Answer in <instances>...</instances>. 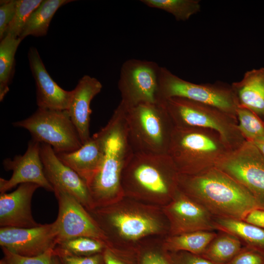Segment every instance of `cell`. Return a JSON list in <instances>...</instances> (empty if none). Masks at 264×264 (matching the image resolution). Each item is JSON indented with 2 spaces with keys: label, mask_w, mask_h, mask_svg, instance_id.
<instances>
[{
  "label": "cell",
  "mask_w": 264,
  "mask_h": 264,
  "mask_svg": "<svg viewBox=\"0 0 264 264\" xmlns=\"http://www.w3.org/2000/svg\"><path fill=\"white\" fill-rule=\"evenodd\" d=\"M166 254L171 264H216L200 255L186 251L166 252Z\"/></svg>",
  "instance_id": "d590c367"
},
{
  "label": "cell",
  "mask_w": 264,
  "mask_h": 264,
  "mask_svg": "<svg viewBox=\"0 0 264 264\" xmlns=\"http://www.w3.org/2000/svg\"><path fill=\"white\" fill-rule=\"evenodd\" d=\"M60 264H104L103 253L89 256H78L54 248Z\"/></svg>",
  "instance_id": "836d02e7"
},
{
  "label": "cell",
  "mask_w": 264,
  "mask_h": 264,
  "mask_svg": "<svg viewBox=\"0 0 264 264\" xmlns=\"http://www.w3.org/2000/svg\"><path fill=\"white\" fill-rule=\"evenodd\" d=\"M231 85L238 107L264 118V67L246 71L241 80Z\"/></svg>",
  "instance_id": "ffe728a7"
},
{
  "label": "cell",
  "mask_w": 264,
  "mask_h": 264,
  "mask_svg": "<svg viewBox=\"0 0 264 264\" xmlns=\"http://www.w3.org/2000/svg\"><path fill=\"white\" fill-rule=\"evenodd\" d=\"M0 264H7L3 258H2L0 261Z\"/></svg>",
  "instance_id": "60d3db41"
},
{
  "label": "cell",
  "mask_w": 264,
  "mask_h": 264,
  "mask_svg": "<svg viewBox=\"0 0 264 264\" xmlns=\"http://www.w3.org/2000/svg\"><path fill=\"white\" fill-rule=\"evenodd\" d=\"M231 151L213 130L175 127L168 154L179 174L192 175L217 167Z\"/></svg>",
  "instance_id": "277c9868"
},
{
  "label": "cell",
  "mask_w": 264,
  "mask_h": 264,
  "mask_svg": "<svg viewBox=\"0 0 264 264\" xmlns=\"http://www.w3.org/2000/svg\"><path fill=\"white\" fill-rule=\"evenodd\" d=\"M179 173L168 154L134 153L123 170L125 197L162 205L178 189Z\"/></svg>",
  "instance_id": "3957f363"
},
{
  "label": "cell",
  "mask_w": 264,
  "mask_h": 264,
  "mask_svg": "<svg viewBox=\"0 0 264 264\" xmlns=\"http://www.w3.org/2000/svg\"><path fill=\"white\" fill-rule=\"evenodd\" d=\"M55 154L60 161L76 172L86 182L98 168L103 156L102 146L95 133L78 150Z\"/></svg>",
  "instance_id": "44dd1931"
},
{
  "label": "cell",
  "mask_w": 264,
  "mask_h": 264,
  "mask_svg": "<svg viewBox=\"0 0 264 264\" xmlns=\"http://www.w3.org/2000/svg\"><path fill=\"white\" fill-rule=\"evenodd\" d=\"M214 231H198L176 235H169L161 246L166 252L186 251L201 255L216 237Z\"/></svg>",
  "instance_id": "603a6c76"
},
{
  "label": "cell",
  "mask_w": 264,
  "mask_h": 264,
  "mask_svg": "<svg viewBox=\"0 0 264 264\" xmlns=\"http://www.w3.org/2000/svg\"><path fill=\"white\" fill-rule=\"evenodd\" d=\"M110 244L88 237H78L58 242L54 248L78 256H89L103 253Z\"/></svg>",
  "instance_id": "83f0119b"
},
{
  "label": "cell",
  "mask_w": 264,
  "mask_h": 264,
  "mask_svg": "<svg viewBox=\"0 0 264 264\" xmlns=\"http://www.w3.org/2000/svg\"><path fill=\"white\" fill-rule=\"evenodd\" d=\"M136 249L138 264H171L161 245H143Z\"/></svg>",
  "instance_id": "1f68e13d"
},
{
  "label": "cell",
  "mask_w": 264,
  "mask_h": 264,
  "mask_svg": "<svg viewBox=\"0 0 264 264\" xmlns=\"http://www.w3.org/2000/svg\"><path fill=\"white\" fill-rule=\"evenodd\" d=\"M16 1L15 0H1L0 6V39L6 35L9 25L14 17Z\"/></svg>",
  "instance_id": "8d00e7d4"
},
{
  "label": "cell",
  "mask_w": 264,
  "mask_h": 264,
  "mask_svg": "<svg viewBox=\"0 0 264 264\" xmlns=\"http://www.w3.org/2000/svg\"><path fill=\"white\" fill-rule=\"evenodd\" d=\"M95 134L103 156L98 168L86 181L94 208L113 204L125 197L122 176L134 153L128 137L125 107L120 103L106 125Z\"/></svg>",
  "instance_id": "6da1fadb"
},
{
  "label": "cell",
  "mask_w": 264,
  "mask_h": 264,
  "mask_svg": "<svg viewBox=\"0 0 264 264\" xmlns=\"http://www.w3.org/2000/svg\"><path fill=\"white\" fill-rule=\"evenodd\" d=\"M52 264H60L58 258L55 255L53 258Z\"/></svg>",
  "instance_id": "ab89813d"
},
{
  "label": "cell",
  "mask_w": 264,
  "mask_h": 264,
  "mask_svg": "<svg viewBox=\"0 0 264 264\" xmlns=\"http://www.w3.org/2000/svg\"><path fill=\"white\" fill-rule=\"evenodd\" d=\"M103 255L104 264H138L136 247H119L110 243Z\"/></svg>",
  "instance_id": "4dcf8cb0"
},
{
  "label": "cell",
  "mask_w": 264,
  "mask_h": 264,
  "mask_svg": "<svg viewBox=\"0 0 264 264\" xmlns=\"http://www.w3.org/2000/svg\"><path fill=\"white\" fill-rule=\"evenodd\" d=\"M28 58L30 68L37 88V105L38 108L67 110L72 94L60 86L47 71L37 49L29 48Z\"/></svg>",
  "instance_id": "ac0fdd59"
},
{
  "label": "cell",
  "mask_w": 264,
  "mask_h": 264,
  "mask_svg": "<svg viewBox=\"0 0 264 264\" xmlns=\"http://www.w3.org/2000/svg\"><path fill=\"white\" fill-rule=\"evenodd\" d=\"M102 87L101 83L96 78L84 75L72 90L67 110L82 144L91 137L89 133L91 113L90 105L93 98L101 92Z\"/></svg>",
  "instance_id": "d6986e66"
},
{
  "label": "cell",
  "mask_w": 264,
  "mask_h": 264,
  "mask_svg": "<svg viewBox=\"0 0 264 264\" xmlns=\"http://www.w3.org/2000/svg\"><path fill=\"white\" fill-rule=\"evenodd\" d=\"M236 116L238 129L248 141L254 142L264 139V121L255 113L242 107H238Z\"/></svg>",
  "instance_id": "f1b7e54d"
},
{
  "label": "cell",
  "mask_w": 264,
  "mask_h": 264,
  "mask_svg": "<svg viewBox=\"0 0 264 264\" xmlns=\"http://www.w3.org/2000/svg\"><path fill=\"white\" fill-rule=\"evenodd\" d=\"M160 102L163 104L175 127L213 130L232 151L246 141L238 129L237 117L217 108L180 97Z\"/></svg>",
  "instance_id": "52a82bcc"
},
{
  "label": "cell",
  "mask_w": 264,
  "mask_h": 264,
  "mask_svg": "<svg viewBox=\"0 0 264 264\" xmlns=\"http://www.w3.org/2000/svg\"><path fill=\"white\" fill-rule=\"evenodd\" d=\"M214 223L216 230L231 233L244 246L264 254V228L243 220L221 217H214Z\"/></svg>",
  "instance_id": "7402d4cb"
},
{
  "label": "cell",
  "mask_w": 264,
  "mask_h": 264,
  "mask_svg": "<svg viewBox=\"0 0 264 264\" xmlns=\"http://www.w3.org/2000/svg\"><path fill=\"white\" fill-rule=\"evenodd\" d=\"M13 125L27 130L32 139L50 145L55 153L73 152L83 145L67 110L38 108Z\"/></svg>",
  "instance_id": "9c48e42d"
},
{
  "label": "cell",
  "mask_w": 264,
  "mask_h": 264,
  "mask_svg": "<svg viewBox=\"0 0 264 264\" xmlns=\"http://www.w3.org/2000/svg\"><path fill=\"white\" fill-rule=\"evenodd\" d=\"M69 0H44L33 12L20 38L22 40L28 36L43 37L47 32L50 22L57 10Z\"/></svg>",
  "instance_id": "cb8c5ba5"
},
{
  "label": "cell",
  "mask_w": 264,
  "mask_h": 264,
  "mask_svg": "<svg viewBox=\"0 0 264 264\" xmlns=\"http://www.w3.org/2000/svg\"><path fill=\"white\" fill-rule=\"evenodd\" d=\"M40 143L32 139L23 155L3 161L5 170L12 171V175L9 179L0 178V194L24 183H35L47 191L54 192L53 187L45 175L40 155Z\"/></svg>",
  "instance_id": "9a60e30c"
},
{
  "label": "cell",
  "mask_w": 264,
  "mask_h": 264,
  "mask_svg": "<svg viewBox=\"0 0 264 264\" xmlns=\"http://www.w3.org/2000/svg\"><path fill=\"white\" fill-rule=\"evenodd\" d=\"M178 188L214 217L244 220L250 212L260 209L246 188L217 167L195 175L179 174Z\"/></svg>",
  "instance_id": "7a4b0ae2"
},
{
  "label": "cell",
  "mask_w": 264,
  "mask_h": 264,
  "mask_svg": "<svg viewBox=\"0 0 264 264\" xmlns=\"http://www.w3.org/2000/svg\"><path fill=\"white\" fill-rule=\"evenodd\" d=\"M227 264H264V254L244 246Z\"/></svg>",
  "instance_id": "e575fe53"
},
{
  "label": "cell",
  "mask_w": 264,
  "mask_h": 264,
  "mask_svg": "<svg viewBox=\"0 0 264 264\" xmlns=\"http://www.w3.org/2000/svg\"><path fill=\"white\" fill-rule=\"evenodd\" d=\"M264 155V139L252 142Z\"/></svg>",
  "instance_id": "f35d334b"
},
{
  "label": "cell",
  "mask_w": 264,
  "mask_h": 264,
  "mask_svg": "<svg viewBox=\"0 0 264 264\" xmlns=\"http://www.w3.org/2000/svg\"><path fill=\"white\" fill-rule=\"evenodd\" d=\"M243 221L264 228V210H253L246 216Z\"/></svg>",
  "instance_id": "74e56055"
},
{
  "label": "cell",
  "mask_w": 264,
  "mask_h": 264,
  "mask_svg": "<svg viewBox=\"0 0 264 264\" xmlns=\"http://www.w3.org/2000/svg\"><path fill=\"white\" fill-rule=\"evenodd\" d=\"M125 118L134 153L168 154L175 126L162 102L125 107Z\"/></svg>",
  "instance_id": "8992f818"
},
{
  "label": "cell",
  "mask_w": 264,
  "mask_h": 264,
  "mask_svg": "<svg viewBox=\"0 0 264 264\" xmlns=\"http://www.w3.org/2000/svg\"><path fill=\"white\" fill-rule=\"evenodd\" d=\"M217 168L246 188L264 210V155L252 142L246 140Z\"/></svg>",
  "instance_id": "8fae6325"
},
{
  "label": "cell",
  "mask_w": 264,
  "mask_h": 264,
  "mask_svg": "<svg viewBox=\"0 0 264 264\" xmlns=\"http://www.w3.org/2000/svg\"><path fill=\"white\" fill-rule=\"evenodd\" d=\"M39 187L35 183H24L11 193L0 194V227L31 228L40 224L31 212L32 198Z\"/></svg>",
  "instance_id": "e0dca14e"
},
{
  "label": "cell",
  "mask_w": 264,
  "mask_h": 264,
  "mask_svg": "<svg viewBox=\"0 0 264 264\" xmlns=\"http://www.w3.org/2000/svg\"><path fill=\"white\" fill-rule=\"evenodd\" d=\"M59 211L53 222L57 243L78 237H88L110 243L109 239L89 212L74 197L64 191L55 190Z\"/></svg>",
  "instance_id": "7c38bea8"
},
{
  "label": "cell",
  "mask_w": 264,
  "mask_h": 264,
  "mask_svg": "<svg viewBox=\"0 0 264 264\" xmlns=\"http://www.w3.org/2000/svg\"><path fill=\"white\" fill-rule=\"evenodd\" d=\"M107 236L109 242L118 238L134 242L162 233L166 229L158 211L139 204H119V202L88 211Z\"/></svg>",
  "instance_id": "5b68a950"
},
{
  "label": "cell",
  "mask_w": 264,
  "mask_h": 264,
  "mask_svg": "<svg viewBox=\"0 0 264 264\" xmlns=\"http://www.w3.org/2000/svg\"><path fill=\"white\" fill-rule=\"evenodd\" d=\"M263 120H264V118H263Z\"/></svg>",
  "instance_id": "b9f144b4"
},
{
  "label": "cell",
  "mask_w": 264,
  "mask_h": 264,
  "mask_svg": "<svg viewBox=\"0 0 264 264\" xmlns=\"http://www.w3.org/2000/svg\"><path fill=\"white\" fill-rule=\"evenodd\" d=\"M57 244L54 222L31 228L1 227L0 245L16 254L33 257L42 254Z\"/></svg>",
  "instance_id": "5bb4252c"
},
{
  "label": "cell",
  "mask_w": 264,
  "mask_h": 264,
  "mask_svg": "<svg viewBox=\"0 0 264 264\" xmlns=\"http://www.w3.org/2000/svg\"><path fill=\"white\" fill-rule=\"evenodd\" d=\"M42 0H18L15 13L9 25L6 35L15 38L20 36L33 12L39 6Z\"/></svg>",
  "instance_id": "f546056e"
},
{
  "label": "cell",
  "mask_w": 264,
  "mask_h": 264,
  "mask_svg": "<svg viewBox=\"0 0 264 264\" xmlns=\"http://www.w3.org/2000/svg\"><path fill=\"white\" fill-rule=\"evenodd\" d=\"M40 155L45 175L55 190L74 197L88 211L94 209L86 181L74 170L60 161L49 145L41 143Z\"/></svg>",
  "instance_id": "2e32d148"
},
{
  "label": "cell",
  "mask_w": 264,
  "mask_h": 264,
  "mask_svg": "<svg viewBox=\"0 0 264 264\" xmlns=\"http://www.w3.org/2000/svg\"><path fill=\"white\" fill-rule=\"evenodd\" d=\"M160 66L152 61L129 59L122 64L118 82L120 103L126 108L156 103Z\"/></svg>",
  "instance_id": "30bf717a"
},
{
  "label": "cell",
  "mask_w": 264,
  "mask_h": 264,
  "mask_svg": "<svg viewBox=\"0 0 264 264\" xmlns=\"http://www.w3.org/2000/svg\"><path fill=\"white\" fill-rule=\"evenodd\" d=\"M180 97L214 106L237 117L238 105L231 85L217 81L196 84L181 79L168 68L160 66L157 100Z\"/></svg>",
  "instance_id": "ba28073f"
},
{
  "label": "cell",
  "mask_w": 264,
  "mask_h": 264,
  "mask_svg": "<svg viewBox=\"0 0 264 264\" xmlns=\"http://www.w3.org/2000/svg\"><path fill=\"white\" fill-rule=\"evenodd\" d=\"M146 6L165 11L177 21H186L200 10L198 0H141Z\"/></svg>",
  "instance_id": "4316f807"
},
{
  "label": "cell",
  "mask_w": 264,
  "mask_h": 264,
  "mask_svg": "<svg viewBox=\"0 0 264 264\" xmlns=\"http://www.w3.org/2000/svg\"><path fill=\"white\" fill-rule=\"evenodd\" d=\"M22 40L6 35L0 43V101L9 90V84L14 73L15 55Z\"/></svg>",
  "instance_id": "484cf974"
},
{
  "label": "cell",
  "mask_w": 264,
  "mask_h": 264,
  "mask_svg": "<svg viewBox=\"0 0 264 264\" xmlns=\"http://www.w3.org/2000/svg\"><path fill=\"white\" fill-rule=\"evenodd\" d=\"M168 221L169 235L216 230L214 217L201 204L178 188L172 200L162 207Z\"/></svg>",
  "instance_id": "4fadbf2b"
},
{
  "label": "cell",
  "mask_w": 264,
  "mask_h": 264,
  "mask_svg": "<svg viewBox=\"0 0 264 264\" xmlns=\"http://www.w3.org/2000/svg\"><path fill=\"white\" fill-rule=\"evenodd\" d=\"M200 255L216 264H227L242 248V242L236 236L220 231Z\"/></svg>",
  "instance_id": "d4e9b609"
},
{
  "label": "cell",
  "mask_w": 264,
  "mask_h": 264,
  "mask_svg": "<svg viewBox=\"0 0 264 264\" xmlns=\"http://www.w3.org/2000/svg\"><path fill=\"white\" fill-rule=\"evenodd\" d=\"M3 258L7 264H52L54 255L53 249L44 253L33 257L22 256L12 253L4 247H1Z\"/></svg>",
  "instance_id": "d6a6232c"
}]
</instances>
